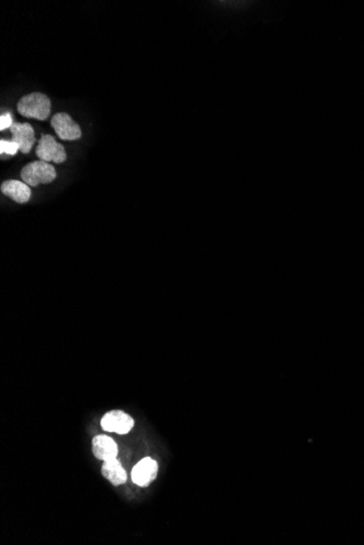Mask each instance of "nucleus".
<instances>
[{"mask_svg":"<svg viewBox=\"0 0 364 545\" xmlns=\"http://www.w3.org/2000/svg\"><path fill=\"white\" fill-rule=\"evenodd\" d=\"M16 109L21 116L31 119H38L40 121L47 119L51 114V99L42 93H31L20 99L16 105Z\"/></svg>","mask_w":364,"mask_h":545,"instance_id":"f257e3e1","label":"nucleus"},{"mask_svg":"<svg viewBox=\"0 0 364 545\" xmlns=\"http://www.w3.org/2000/svg\"><path fill=\"white\" fill-rule=\"evenodd\" d=\"M56 170L48 162L43 160L29 162L22 169L21 179L27 186H38V184H47L56 179Z\"/></svg>","mask_w":364,"mask_h":545,"instance_id":"f03ea898","label":"nucleus"},{"mask_svg":"<svg viewBox=\"0 0 364 545\" xmlns=\"http://www.w3.org/2000/svg\"><path fill=\"white\" fill-rule=\"evenodd\" d=\"M36 155L40 160L48 162H55V164H62L66 160V153L62 144L57 143L56 140L51 136H42L38 140V145L36 147Z\"/></svg>","mask_w":364,"mask_h":545,"instance_id":"7ed1b4c3","label":"nucleus"},{"mask_svg":"<svg viewBox=\"0 0 364 545\" xmlns=\"http://www.w3.org/2000/svg\"><path fill=\"white\" fill-rule=\"evenodd\" d=\"M51 127L62 140H77L82 136L80 125L73 121L69 114L60 112L51 118Z\"/></svg>","mask_w":364,"mask_h":545,"instance_id":"20e7f679","label":"nucleus"},{"mask_svg":"<svg viewBox=\"0 0 364 545\" xmlns=\"http://www.w3.org/2000/svg\"><path fill=\"white\" fill-rule=\"evenodd\" d=\"M101 424L106 431L127 434L132 429L134 421L128 414L123 413L121 410H112L105 414Z\"/></svg>","mask_w":364,"mask_h":545,"instance_id":"39448f33","label":"nucleus"},{"mask_svg":"<svg viewBox=\"0 0 364 545\" xmlns=\"http://www.w3.org/2000/svg\"><path fill=\"white\" fill-rule=\"evenodd\" d=\"M157 470H158V465L156 461L151 458L145 457L138 461L132 469L131 478L138 487H149L151 482L156 479Z\"/></svg>","mask_w":364,"mask_h":545,"instance_id":"423d86ee","label":"nucleus"},{"mask_svg":"<svg viewBox=\"0 0 364 545\" xmlns=\"http://www.w3.org/2000/svg\"><path fill=\"white\" fill-rule=\"evenodd\" d=\"M11 138L16 145L19 146L20 151L23 154H29L33 145L36 143L35 140L34 129L29 123H19L14 122L10 127Z\"/></svg>","mask_w":364,"mask_h":545,"instance_id":"0eeeda50","label":"nucleus"},{"mask_svg":"<svg viewBox=\"0 0 364 545\" xmlns=\"http://www.w3.org/2000/svg\"><path fill=\"white\" fill-rule=\"evenodd\" d=\"M1 193L18 204H25L31 199V188L27 183L8 180L1 184Z\"/></svg>","mask_w":364,"mask_h":545,"instance_id":"6e6552de","label":"nucleus"},{"mask_svg":"<svg viewBox=\"0 0 364 545\" xmlns=\"http://www.w3.org/2000/svg\"><path fill=\"white\" fill-rule=\"evenodd\" d=\"M92 450L96 458L107 461L117 457L118 446L112 438L97 435L92 441Z\"/></svg>","mask_w":364,"mask_h":545,"instance_id":"1a4fd4ad","label":"nucleus"},{"mask_svg":"<svg viewBox=\"0 0 364 545\" xmlns=\"http://www.w3.org/2000/svg\"><path fill=\"white\" fill-rule=\"evenodd\" d=\"M101 474L114 485H123L127 481V472L117 458L105 461L101 467Z\"/></svg>","mask_w":364,"mask_h":545,"instance_id":"9d476101","label":"nucleus"},{"mask_svg":"<svg viewBox=\"0 0 364 545\" xmlns=\"http://www.w3.org/2000/svg\"><path fill=\"white\" fill-rule=\"evenodd\" d=\"M20 151L19 146L14 143V140H1L0 142V153L7 154L9 156H14Z\"/></svg>","mask_w":364,"mask_h":545,"instance_id":"9b49d317","label":"nucleus"},{"mask_svg":"<svg viewBox=\"0 0 364 545\" xmlns=\"http://www.w3.org/2000/svg\"><path fill=\"white\" fill-rule=\"evenodd\" d=\"M12 125H14V122H12L10 114H5L0 117V130L3 131L5 129H10Z\"/></svg>","mask_w":364,"mask_h":545,"instance_id":"f8f14e48","label":"nucleus"}]
</instances>
